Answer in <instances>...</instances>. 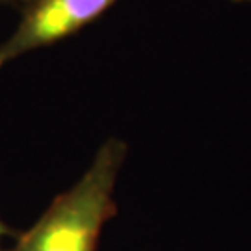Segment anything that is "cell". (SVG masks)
Masks as SVG:
<instances>
[{
  "label": "cell",
  "instance_id": "obj_1",
  "mask_svg": "<svg viewBox=\"0 0 251 251\" xmlns=\"http://www.w3.org/2000/svg\"><path fill=\"white\" fill-rule=\"evenodd\" d=\"M125 156V142L106 140L80 180L54 199L9 251L97 250L102 227L116 214L114 188Z\"/></svg>",
  "mask_w": 251,
  "mask_h": 251
},
{
  "label": "cell",
  "instance_id": "obj_2",
  "mask_svg": "<svg viewBox=\"0 0 251 251\" xmlns=\"http://www.w3.org/2000/svg\"><path fill=\"white\" fill-rule=\"evenodd\" d=\"M117 0H34L17 30L0 45V69L23 54L76 34Z\"/></svg>",
  "mask_w": 251,
  "mask_h": 251
},
{
  "label": "cell",
  "instance_id": "obj_3",
  "mask_svg": "<svg viewBox=\"0 0 251 251\" xmlns=\"http://www.w3.org/2000/svg\"><path fill=\"white\" fill-rule=\"evenodd\" d=\"M34 0H0V4H9V6H23L26 8L28 4H32Z\"/></svg>",
  "mask_w": 251,
  "mask_h": 251
},
{
  "label": "cell",
  "instance_id": "obj_4",
  "mask_svg": "<svg viewBox=\"0 0 251 251\" xmlns=\"http://www.w3.org/2000/svg\"><path fill=\"white\" fill-rule=\"evenodd\" d=\"M4 233H6V225H4L2 222H0V236H2Z\"/></svg>",
  "mask_w": 251,
  "mask_h": 251
}]
</instances>
